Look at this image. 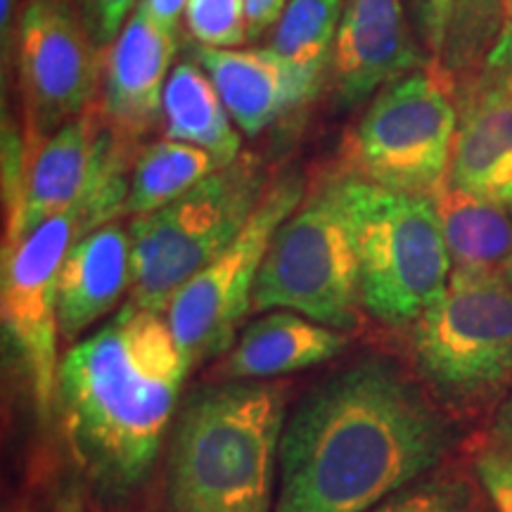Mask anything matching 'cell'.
<instances>
[{
	"instance_id": "obj_7",
	"label": "cell",
	"mask_w": 512,
	"mask_h": 512,
	"mask_svg": "<svg viewBox=\"0 0 512 512\" xmlns=\"http://www.w3.org/2000/svg\"><path fill=\"white\" fill-rule=\"evenodd\" d=\"M456 126V76L430 60L370 98L335 164L387 190L432 195L446 183Z\"/></svg>"
},
{
	"instance_id": "obj_20",
	"label": "cell",
	"mask_w": 512,
	"mask_h": 512,
	"mask_svg": "<svg viewBox=\"0 0 512 512\" xmlns=\"http://www.w3.org/2000/svg\"><path fill=\"white\" fill-rule=\"evenodd\" d=\"M164 138L197 145L223 166L242 155L240 133L223 105L219 91L195 57L176 62L162 95Z\"/></svg>"
},
{
	"instance_id": "obj_9",
	"label": "cell",
	"mask_w": 512,
	"mask_h": 512,
	"mask_svg": "<svg viewBox=\"0 0 512 512\" xmlns=\"http://www.w3.org/2000/svg\"><path fill=\"white\" fill-rule=\"evenodd\" d=\"M252 309L302 313L342 332L358 325L363 306L354 235L325 171L275 233Z\"/></svg>"
},
{
	"instance_id": "obj_3",
	"label": "cell",
	"mask_w": 512,
	"mask_h": 512,
	"mask_svg": "<svg viewBox=\"0 0 512 512\" xmlns=\"http://www.w3.org/2000/svg\"><path fill=\"white\" fill-rule=\"evenodd\" d=\"M290 384L228 380L178 408L166 456V512H273Z\"/></svg>"
},
{
	"instance_id": "obj_16",
	"label": "cell",
	"mask_w": 512,
	"mask_h": 512,
	"mask_svg": "<svg viewBox=\"0 0 512 512\" xmlns=\"http://www.w3.org/2000/svg\"><path fill=\"white\" fill-rule=\"evenodd\" d=\"M133 285L131 233L119 219L74 242L57 283V325L69 347L114 311Z\"/></svg>"
},
{
	"instance_id": "obj_6",
	"label": "cell",
	"mask_w": 512,
	"mask_h": 512,
	"mask_svg": "<svg viewBox=\"0 0 512 512\" xmlns=\"http://www.w3.org/2000/svg\"><path fill=\"white\" fill-rule=\"evenodd\" d=\"M271 183L252 152L204 178L178 200L131 216L133 285L128 302L164 313L174 294L238 238Z\"/></svg>"
},
{
	"instance_id": "obj_22",
	"label": "cell",
	"mask_w": 512,
	"mask_h": 512,
	"mask_svg": "<svg viewBox=\"0 0 512 512\" xmlns=\"http://www.w3.org/2000/svg\"><path fill=\"white\" fill-rule=\"evenodd\" d=\"M219 169H223L219 159L197 145L169 138L145 143L133 162L121 216L162 209Z\"/></svg>"
},
{
	"instance_id": "obj_4",
	"label": "cell",
	"mask_w": 512,
	"mask_h": 512,
	"mask_svg": "<svg viewBox=\"0 0 512 512\" xmlns=\"http://www.w3.org/2000/svg\"><path fill=\"white\" fill-rule=\"evenodd\" d=\"M325 174L354 235L363 311L411 328L444 297L453 273L434 197L387 190L337 164Z\"/></svg>"
},
{
	"instance_id": "obj_5",
	"label": "cell",
	"mask_w": 512,
	"mask_h": 512,
	"mask_svg": "<svg viewBox=\"0 0 512 512\" xmlns=\"http://www.w3.org/2000/svg\"><path fill=\"white\" fill-rule=\"evenodd\" d=\"M128 178L107 183L76 207L38 223L17 242L3 247L0 320L3 337L19 363L31 403L41 420L50 418L60 368L57 283L74 242L91 230L121 219Z\"/></svg>"
},
{
	"instance_id": "obj_11",
	"label": "cell",
	"mask_w": 512,
	"mask_h": 512,
	"mask_svg": "<svg viewBox=\"0 0 512 512\" xmlns=\"http://www.w3.org/2000/svg\"><path fill=\"white\" fill-rule=\"evenodd\" d=\"M12 62L31 157L100 100L102 50L88 34L76 0H24Z\"/></svg>"
},
{
	"instance_id": "obj_34",
	"label": "cell",
	"mask_w": 512,
	"mask_h": 512,
	"mask_svg": "<svg viewBox=\"0 0 512 512\" xmlns=\"http://www.w3.org/2000/svg\"><path fill=\"white\" fill-rule=\"evenodd\" d=\"M12 512H31L29 505H19V508H15Z\"/></svg>"
},
{
	"instance_id": "obj_2",
	"label": "cell",
	"mask_w": 512,
	"mask_h": 512,
	"mask_svg": "<svg viewBox=\"0 0 512 512\" xmlns=\"http://www.w3.org/2000/svg\"><path fill=\"white\" fill-rule=\"evenodd\" d=\"M190 368L162 313L131 302L64 351L50 418L64 465L93 505L117 510L143 489Z\"/></svg>"
},
{
	"instance_id": "obj_10",
	"label": "cell",
	"mask_w": 512,
	"mask_h": 512,
	"mask_svg": "<svg viewBox=\"0 0 512 512\" xmlns=\"http://www.w3.org/2000/svg\"><path fill=\"white\" fill-rule=\"evenodd\" d=\"M306 192L302 171L290 169L271 178L238 238L192 275L166 306V323L192 368L233 347L254 304L256 278L275 233L299 209Z\"/></svg>"
},
{
	"instance_id": "obj_23",
	"label": "cell",
	"mask_w": 512,
	"mask_h": 512,
	"mask_svg": "<svg viewBox=\"0 0 512 512\" xmlns=\"http://www.w3.org/2000/svg\"><path fill=\"white\" fill-rule=\"evenodd\" d=\"M510 10L512 0H456L439 57L448 72L463 79L484 69Z\"/></svg>"
},
{
	"instance_id": "obj_31",
	"label": "cell",
	"mask_w": 512,
	"mask_h": 512,
	"mask_svg": "<svg viewBox=\"0 0 512 512\" xmlns=\"http://www.w3.org/2000/svg\"><path fill=\"white\" fill-rule=\"evenodd\" d=\"M484 67L498 69V72H510L512 74V10L508 22L498 36L494 50H491L489 60H486Z\"/></svg>"
},
{
	"instance_id": "obj_26",
	"label": "cell",
	"mask_w": 512,
	"mask_h": 512,
	"mask_svg": "<svg viewBox=\"0 0 512 512\" xmlns=\"http://www.w3.org/2000/svg\"><path fill=\"white\" fill-rule=\"evenodd\" d=\"M453 3L456 0H403L415 38L430 60H439L444 50Z\"/></svg>"
},
{
	"instance_id": "obj_32",
	"label": "cell",
	"mask_w": 512,
	"mask_h": 512,
	"mask_svg": "<svg viewBox=\"0 0 512 512\" xmlns=\"http://www.w3.org/2000/svg\"><path fill=\"white\" fill-rule=\"evenodd\" d=\"M494 434H496L498 446L512 453V387L508 389V394H505L501 408H498L496 413Z\"/></svg>"
},
{
	"instance_id": "obj_13",
	"label": "cell",
	"mask_w": 512,
	"mask_h": 512,
	"mask_svg": "<svg viewBox=\"0 0 512 512\" xmlns=\"http://www.w3.org/2000/svg\"><path fill=\"white\" fill-rule=\"evenodd\" d=\"M178 31L162 27L143 0L121 34L102 50L100 112L126 143L143 147L162 126V95L174 69Z\"/></svg>"
},
{
	"instance_id": "obj_30",
	"label": "cell",
	"mask_w": 512,
	"mask_h": 512,
	"mask_svg": "<svg viewBox=\"0 0 512 512\" xmlns=\"http://www.w3.org/2000/svg\"><path fill=\"white\" fill-rule=\"evenodd\" d=\"M143 5L162 27L178 31L181 17L185 15V8H188V0H143Z\"/></svg>"
},
{
	"instance_id": "obj_12",
	"label": "cell",
	"mask_w": 512,
	"mask_h": 512,
	"mask_svg": "<svg viewBox=\"0 0 512 512\" xmlns=\"http://www.w3.org/2000/svg\"><path fill=\"white\" fill-rule=\"evenodd\" d=\"M138 152L140 147L114 133L95 102L27 157L22 190L5 214L3 247L88 200L107 183L131 176Z\"/></svg>"
},
{
	"instance_id": "obj_19",
	"label": "cell",
	"mask_w": 512,
	"mask_h": 512,
	"mask_svg": "<svg viewBox=\"0 0 512 512\" xmlns=\"http://www.w3.org/2000/svg\"><path fill=\"white\" fill-rule=\"evenodd\" d=\"M347 0H287L266 48L290 76L292 117L328 91L332 55Z\"/></svg>"
},
{
	"instance_id": "obj_18",
	"label": "cell",
	"mask_w": 512,
	"mask_h": 512,
	"mask_svg": "<svg viewBox=\"0 0 512 512\" xmlns=\"http://www.w3.org/2000/svg\"><path fill=\"white\" fill-rule=\"evenodd\" d=\"M223 105L245 136H259L275 121L292 119L290 76L268 48H192Z\"/></svg>"
},
{
	"instance_id": "obj_21",
	"label": "cell",
	"mask_w": 512,
	"mask_h": 512,
	"mask_svg": "<svg viewBox=\"0 0 512 512\" xmlns=\"http://www.w3.org/2000/svg\"><path fill=\"white\" fill-rule=\"evenodd\" d=\"M453 271L503 273L512 256V209L453 185L432 192Z\"/></svg>"
},
{
	"instance_id": "obj_29",
	"label": "cell",
	"mask_w": 512,
	"mask_h": 512,
	"mask_svg": "<svg viewBox=\"0 0 512 512\" xmlns=\"http://www.w3.org/2000/svg\"><path fill=\"white\" fill-rule=\"evenodd\" d=\"M285 5L287 0H245L249 41H256L268 29H273V24L283 15Z\"/></svg>"
},
{
	"instance_id": "obj_25",
	"label": "cell",
	"mask_w": 512,
	"mask_h": 512,
	"mask_svg": "<svg viewBox=\"0 0 512 512\" xmlns=\"http://www.w3.org/2000/svg\"><path fill=\"white\" fill-rule=\"evenodd\" d=\"M183 19L197 46L240 48L249 41L245 0H188Z\"/></svg>"
},
{
	"instance_id": "obj_1",
	"label": "cell",
	"mask_w": 512,
	"mask_h": 512,
	"mask_svg": "<svg viewBox=\"0 0 512 512\" xmlns=\"http://www.w3.org/2000/svg\"><path fill=\"white\" fill-rule=\"evenodd\" d=\"M448 448L425 389L392 358H358L287 415L273 512H368L437 470Z\"/></svg>"
},
{
	"instance_id": "obj_15",
	"label": "cell",
	"mask_w": 512,
	"mask_h": 512,
	"mask_svg": "<svg viewBox=\"0 0 512 512\" xmlns=\"http://www.w3.org/2000/svg\"><path fill=\"white\" fill-rule=\"evenodd\" d=\"M456 107L446 183L512 209V74L484 67L456 79Z\"/></svg>"
},
{
	"instance_id": "obj_8",
	"label": "cell",
	"mask_w": 512,
	"mask_h": 512,
	"mask_svg": "<svg viewBox=\"0 0 512 512\" xmlns=\"http://www.w3.org/2000/svg\"><path fill=\"white\" fill-rule=\"evenodd\" d=\"M411 339L415 366L444 401L467 406L510 389L512 283L498 271H453Z\"/></svg>"
},
{
	"instance_id": "obj_33",
	"label": "cell",
	"mask_w": 512,
	"mask_h": 512,
	"mask_svg": "<svg viewBox=\"0 0 512 512\" xmlns=\"http://www.w3.org/2000/svg\"><path fill=\"white\" fill-rule=\"evenodd\" d=\"M505 278H508L510 280V283H512V256H510V261H508V266H505Z\"/></svg>"
},
{
	"instance_id": "obj_24",
	"label": "cell",
	"mask_w": 512,
	"mask_h": 512,
	"mask_svg": "<svg viewBox=\"0 0 512 512\" xmlns=\"http://www.w3.org/2000/svg\"><path fill=\"white\" fill-rule=\"evenodd\" d=\"M368 512H494V508L475 479L437 467Z\"/></svg>"
},
{
	"instance_id": "obj_27",
	"label": "cell",
	"mask_w": 512,
	"mask_h": 512,
	"mask_svg": "<svg viewBox=\"0 0 512 512\" xmlns=\"http://www.w3.org/2000/svg\"><path fill=\"white\" fill-rule=\"evenodd\" d=\"M475 477L494 512H512V453L505 448H484L475 458Z\"/></svg>"
},
{
	"instance_id": "obj_28",
	"label": "cell",
	"mask_w": 512,
	"mask_h": 512,
	"mask_svg": "<svg viewBox=\"0 0 512 512\" xmlns=\"http://www.w3.org/2000/svg\"><path fill=\"white\" fill-rule=\"evenodd\" d=\"M138 3L140 0H76L83 24L100 50L114 43Z\"/></svg>"
},
{
	"instance_id": "obj_17",
	"label": "cell",
	"mask_w": 512,
	"mask_h": 512,
	"mask_svg": "<svg viewBox=\"0 0 512 512\" xmlns=\"http://www.w3.org/2000/svg\"><path fill=\"white\" fill-rule=\"evenodd\" d=\"M349 332L294 311H273L249 323L223 363L228 380H278L342 354Z\"/></svg>"
},
{
	"instance_id": "obj_14",
	"label": "cell",
	"mask_w": 512,
	"mask_h": 512,
	"mask_svg": "<svg viewBox=\"0 0 512 512\" xmlns=\"http://www.w3.org/2000/svg\"><path fill=\"white\" fill-rule=\"evenodd\" d=\"M427 62L403 0H347L328 91L337 107L351 110Z\"/></svg>"
}]
</instances>
